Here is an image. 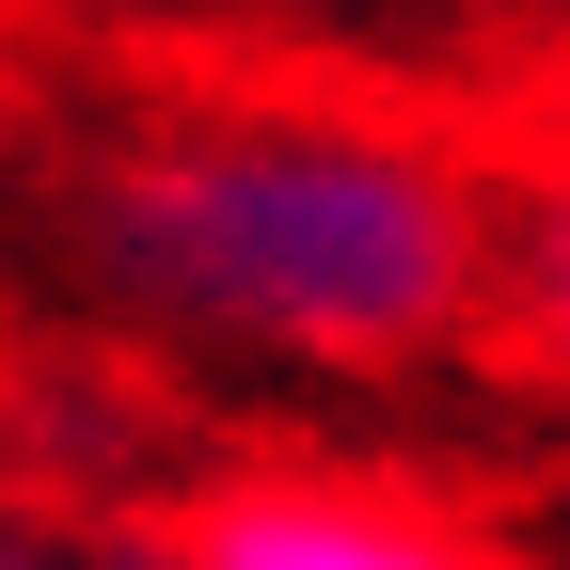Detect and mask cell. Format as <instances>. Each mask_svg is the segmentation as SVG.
I'll return each mask as SVG.
<instances>
[{"label":"cell","mask_w":570,"mask_h":570,"mask_svg":"<svg viewBox=\"0 0 570 570\" xmlns=\"http://www.w3.org/2000/svg\"><path fill=\"white\" fill-rule=\"evenodd\" d=\"M111 269L175 317L285 333V348H428L475 302V206L412 142L348 127H190L96 190Z\"/></svg>","instance_id":"cell-1"},{"label":"cell","mask_w":570,"mask_h":570,"mask_svg":"<svg viewBox=\"0 0 570 570\" xmlns=\"http://www.w3.org/2000/svg\"><path fill=\"white\" fill-rule=\"evenodd\" d=\"M159 570H491V539H460L444 508H396V491L238 475L159 523Z\"/></svg>","instance_id":"cell-2"}]
</instances>
